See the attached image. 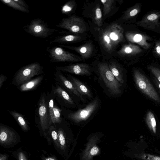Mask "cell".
<instances>
[{
  "instance_id": "obj_28",
  "label": "cell",
  "mask_w": 160,
  "mask_h": 160,
  "mask_svg": "<svg viewBox=\"0 0 160 160\" xmlns=\"http://www.w3.org/2000/svg\"><path fill=\"white\" fill-rule=\"evenodd\" d=\"M140 11L139 5H135L130 8L125 12L124 18L127 19L133 17L137 15Z\"/></svg>"
},
{
  "instance_id": "obj_41",
  "label": "cell",
  "mask_w": 160,
  "mask_h": 160,
  "mask_svg": "<svg viewBox=\"0 0 160 160\" xmlns=\"http://www.w3.org/2000/svg\"><path fill=\"white\" fill-rule=\"evenodd\" d=\"M44 160H56V159L53 157H49L45 158Z\"/></svg>"
},
{
  "instance_id": "obj_39",
  "label": "cell",
  "mask_w": 160,
  "mask_h": 160,
  "mask_svg": "<svg viewBox=\"0 0 160 160\" xmlns=\"http://www.w3.org/2000/svg\"><path fill=\"white\" fill-rule=\"evenodd\" d=\"M19 160H27L24 153L22 152L19 153L18 155Z\"/></svg>"
},
{
  "instance_id": "obj_18",
  "label": "cell",
  "mask_w": 160,
  "mask_h": 160,
  "mask_svg": "<svg viewBox=\"0 0 160 160\" xmlns=\"http://www.w3.org/2000/svg\"><path fill=\"white\" fill-rule=\"evenodd\" d=\"M108 65L110 70L116 78L126 87L127 78L126 73L123 67L114 62H110Z\"/></svg>"
},
{
  "instance_id": "obj_10",
  "label": "cell",
  "mask_w": 160,
  "mask_h": 160,
  "mask_svg": "<svg viewBox=\"0 0 160 160\" xmlns=\"http://www.w3.org/2000/svg\"><path fill=\"white\" fill-rule=\"evenodd\" d=\"M55 26L76 33H82L86 30V27L83 21L81 18L74 15L62 18Z\"/></svg>"
},
{
  "instance_id": "obj_9",
  "label": "cell",
  "mask_w": 160,
  "mask_h": 160,
  "mask_svg": "<svg viewBox=\"0 0 160 160\" xmlns=\"http://www.w3.org/2000/svg\"><path fill=\"white\" fill-rule=\"evenodd\" d=\"M47 51L49 54L50 61L53 62H77L82 60V58L65 51L62 47L55 46Z\"/></svg>"
},
{
  "instance_id": "obj_11",
  "label": "cell",
  "mask_w": 160,
  "mask_h": 160,
  "mask_svg": "<svg viewBox=\"0 0 160 160\" xmlns=\"http://www.w3.org/2000/svg\"><path fill=\"white\" fill-rule=\"evenodd\" d=\"M53 95L63 107L68 108L77 109L83 107L86 104H81L75 102L68 92L59 85L53 86Z\"/></svg>"
},
{
  "instance_id": "obj_22",
  "label": "cell",
  "mask_w": 160,
  "mask_h": 160,
  "mask_svg": "<svg viewBox=\"0 0 160 160\" xmlns=\"http://www.w3.org/2000/svg\"><path fill=\"white\" fill-rule=\"evenodd\" d=\"M43 76H39L30 81L18 87V89L22 92H25L35 89L41 83Z\"/></svg>"
},
{
  "instance_id": "obj_36",
  "label": "cell",
  "mask_w": 160,
  "mask_h": 160,
  "mask_svg": "<svg viewBox=\"0 0 160 160\" xmlns=\"http://www.w3.org/2000/svg\"><path fill=\"white\" fill-rule=\"evenodd\" d=\"M15 2H17L22 7L29 9L30 8L28 5L26 3L25 1L23 0H14Z\"/></svg>"
},
{
  "instance_id": "obj_26",
  "label": "cell",
  "mask_w": 160,
  "mask_h": 160,
  "mask_svg": "<svg viewBox=\"0 0 160 160\" xmlns=\"http://www.w3.org/2000/svg\"><path fill=\"white\" fill-rule=\"evenodd\" d=\"M3 4L16 10L26 13H28L30 11L19 5L14 0H0Z\"/></svg>"
},
{
  "instance_id": "obj_38",
  "label": "cell",
  "mask_w": 160,
  "mask_h": 160,
  "mask_svg": "<svg viewBox=\"0 0 160 160\" xmlns=\"http://www.w3.org/2000/svg\"><path fill=\"white\" fill-rule=\"evenodd\" d=\"M7 77L3 74H1L0 76V88L2 87L4 82L7 79Z\"/></svg>"
},
{
  "instance_id": "obj_3",
  "label": "cell",
  "mask_w": 160,
  "mask_h": 160,
  "mask_svg": "<svg viewBox=\"0 0 160 160\" xmlns=\"http://www.w3.org/2000/svg\"><path fill=\"white\" fill-rule=\"evenodd\" d=\"M123 35L122 27L117 24H113L102 31L100 40L105 50L108 52H111L123 40Z\"/></svg>"
},
{
  "instance_id": "obj_33",
  "label": "cell",
  "mask_w": 160,
  "mask_h": 160,
  "mask_svg": "<svg viewBox=\"0 0 160 160\" xmlns=\"http://www.w3.org/2000/svg\"><path fill=\"white\" fill-rule=\"evenodd\" d=\"M57 131L60 148L62 150H64L66 147V140L64 132L61 128H59Z\"/></svg>"
},
{
  "instance_id": "obj_7",
  "label": "cell",
  "mask_w": 160,
  "mask_h": 160,
  "mask_svg": "<svg viewBox=\"0 0 160 160\" xmlns=\"http://www.w3.org/2000/svg\"><path fill=\"white\" fill-rule=\"evenodd\" d=\"M54 77L55 80L68 92L75 102L81 104L86 103L87 100L81 95L72 83L60 71L56 70Z\"/></svg>"
},
{
  "instance_id": "obj_40",
  "label": "cell",
  "mask_w": 160,
  "mask_h": 160,
  "mask_svg": "<svg viewBox=\"0 0 160 160\" xmlns=\"http://www.w3.org/2000/svg\"><path fill=\"white\" fill-rule=\"evenodd\" d=\"M7 157L5 154H0V160H7Z\"/></svg>"
},
{
  "instance_id": "obj_13",
  "label": "cell",
  "mask_w": 160,
  "mask_h": 160,
  "mask_svg": "<svg viewBox=\"0 0 160 160\" xmlns=\"http://www.w3.org/2000/svg\"><path fill=\"white\" fill-rule=\"evenodd\" d=\"M99 138L95 134L89 138L86 147L82 154V160H92L93 157L100 152V150L97 144Z\"/></svg>"
},
{
  "instance_id": "obj_6",
  "label": "cell",
  "mask_w": 160,
  "mask_h": 160,
  "mask_svg": "<svg viewBox=\"0 0 160 160\" xmlns=\"http://www.w3.org/2000/svg\"><path fill=\"white\" fill-rule=\"evenodd\" d=\"M23 28L28 33L34 37L44 38L58 30L49 27L41 18H36L25 26Z\"/></svg>"
},
{
  "instance_id": "obj_17",
  "label": "cell",
  "mask_w": 160,
  "mask_h": 160,
  "mask_svg": "<svg viewBox=\"0 0 160 160\" xmlns=\"http://www.w3.org/2000/svg\"><path fill=\"white\" fill-rule=\"evenodd\" d=\"M16 135L12 129L3 124L0 125V142L2 145H9L16 141Z\"/></svg>"
},
{
  "instance_id": "obj_19",
  "label": "cell",
  "mask_w": 160,
  "mask_h": 160,
  "mask_svg": "<svg viewBox=\"0 0 160 160\" xmlns=\"http://www.w3.org/2000/svg\"><path fill=\"white\" fill-rule=\"evenodd\" d=\"M48 102L49 113L52 124L60 123L62 121L61 116L62 109L54 102L53 98L47 96Z\"/></svg>"
},
{
  "instance_id": "obj_35",
  "label": "cell",
  "mask_w": 160,
  "mask_h": 160,
  "mask_svg": "<svg viewBox=\"0 0 160 160\" xmlns=\"http://www.w3.org/2000/svg\"><path fill=\"white\" fill-rule=\"evenodd\" d=\"M155 53L160 58V41L157 42L154 48Z\"/></svg>"
},
{
  "instance_id": "obj_31",
  "label": "cell",
  "mask_w": 160,
  "mask_h": 160,
  "mask_svg": "<svg viewBox=\"0 0 160 160\" xmlns=\"http://www.w3.org/2000/svg\"><path fill=\"white\" fill-rule=\"evenodd\" d=\"M136 157L143 160H160V157L142 152L135 154Z\"/></svg>"
},
{
  "instance_id": "obj_34",
  "label": "cell",
  "mask_w": 160,
  "mask_h": 160,
  "mask_svg": "<svg viewBox=\"0 0 160 160\" xmlns=\"http://www.w3.org/2000/svg\"><path fill=\"white\" fill-rule=\"evenodd\" d=\"M148 68L153 77L160 82V69L152 66H149Z\"/></svg>"
},
{
  "instance_id": "obj_27",
  "label": "cell",
  "mask_w": 160,
  "mask_h": 160,
  "mask_svg": "<svg viewBox=\"0 0 160 160\" xmlns=\"http://www.w3.org/2000/svg\"><path fill=\"white\" fill-rule=\"evenodd\" d=\"M93 18L95 23L98 26H101L102 24V15L101 9L99 7L96 8L93 12Z\"/></svg>"
},
{
  "instance_id": "obj_16",
  "label": "cell",
  "mask_w": 160,
  "mask_h": 160,
  "mask_svg": "<svg viewBox=\"0 0 160 160\" xmlns=\"http://www.w3.org/2000/svg\"><path fill=\"white\" fill-rule=\"evenodd\" d=\"M125 36L129 42L137 44L144 49H148L151 46L147 41L150 39V38L146 35L138 33L127 32L126 33Z\"/></svg>"
},
{
  "instance_id": "obj_30",
  "label": "cell",
  "mask_w": 160,
  "mask_h": 160,
  "mask_svg": "<svg viewBox=\"0 0 160 160\" xmlns=\"http://www.w3.org/2000/svg\"><path fill=\"white\" fill-rule=\"evenodd\" d=\"M101 2L103 5V12L104 16L109 13L112 8V5L114 0H102Z\"/></svg>"
},
{
  "instance_id": "obj_15",
  "label": "cell",
  "mask_w": 160,
  "mask_h": 160,
  "mask_svg": "<svg viewBox=\"0 0 160 160\" xmlns=\"http://www.w3.org/2000/svg\"><path fill=\"white\" fill-rule=\"evenodd\" d=\"M160 13L153 12L146 15L138 23V25L147 29L156 30L160 25Z\"/></svg>"
},
{
  "instance_id": "obj_29",
  "label": "cell",
  "mask_w": 160,
  "mask_h": 160,
  "mask_svg": "<svg viewBox=\"0 0 160 160\" xmlns=\"http://www.w3.org/2000/svg\"><path fill=\"white\" fill-rule=\"evenodd\" d=\"M75 6L74 0H70L67 2L62 7L61 12L63 14H68L72 11Z\"/></svg>"
},
{
  "instance_id": "obj_25",
  "label": "cell",
  "mask_w": 160,
  "mask_h": 160,
  "mask_svg": "<svg viewBox=\"0 0 160 160\" xmlns=\"http://www.w3.org/2000/svg\"><path fill=\"white\" fill-rule=\"evenodd\" d=\"M22 130L27 131L29 129L28 124L23 115L16 111H9Z\"/></svg>"
},
{
  "instance_id": "obj_1",
  "label": "cell",
  "mask_w": 160,
  "mask_h": 160,
  "mask_svg": "<svg viewBox=\"0 0 160 160\" xmlns=\"http://www.w3.org/2000/svg\"><path fill=\"white\" fill-rule=\"evenodd\" d=\"M94 72L98 82L106 95L110 98H117L123 94L125 87L115 77L108 64L99 63Z\"/></svg>"
},
{
  "instance_id": "obj_2",
  "label": "cell",
  "mask_w": 160,
  "mask_h": 160,
  "mask_svg": "<svg viewBox=\"0 0 160 160\" xmlns=\"http://www.w3.org/2000/svg\"><path fill=\"white\" fill-rule=\"evenodd\" d=\"M101 101L97 95L82 108L76 111L68 110L66 113V118L77 125H84L91 121L99 109Z\"/></svg>"
},
{
  "instance_id": "obj_12",
  "label": "cell",
  "mask_w": 160,
  "mask_h": 160,
  "mask_svg": "<svg viewBox=\"0 0 160 160\" xmlns=\"http://www.w3.org/2000/svg\"><path fill=\"white\" fill-rule=\"evenodd\" d=\"M55 69L61 72L88 77L92 75L93 72L92 68L88 64L86 63L72 64L65 66H56Z\"/></svg>"
},
{
  "instance_id": "obj_20",
  "label": "cell",
  "mask_w": 160,
  "mask_h": 160,
  "mask_svg": "<svg viewBox=\"0 0 160 160\" xmlns=\"http://www.w3.org/2000/svg\"><path fill=\"white\" fill-rule=\"evenodd\" d=\"M62 48H65L74 50L78 53L83 59L89 58L91 55L92 52V46L91 43H87L79 47H73L65 45H60Z\"/></svg>"
},
{
  "instance_id": "obj_23",
  "label": "cell",
  "mask_w": 160,
  "mask_h": 160,
  "mask_svg": "<svg viewBox=\"0 0 160 160\" xmlns=\"http://www.w3.org/2000/svg\"><path fill=\"white\" fill-rule=\"evenodd\" d=\"M157 119L152 112L148 111L145 117V122L150 131L156 134L157 132Z\"/></svg>"
},
{
  "instance_id": "obj_8",
  "label": "cell",
  "mask_w": 160,
  "mask_h": 160,
  "mask_svg": "<svg viewBox=\"0 0 160 160\" xmlns=\"http://www.w3.org/2000/svg\"><path fill=\"white\" fill-rule=\"evenodd\" d=\"M38 115L39 124L42 131L48 130L52 124L48 107L47 96L44 93L41 96L38 103Z\"/></svg>"
},
{
  "instance_id": "obj_37",
  "label": "cell",
  "mask_w": 160,
  "mask_h": 160,
  "mask_svg": "<svg viewBox=\"0 0 160 160\" xmlns=\"http://www.w3.org/2000/svg\"><path fill=\"white\" fill-rule=\"evenodd\" d=\"M152 79L154 83L160 93V82L154 77L152 78Z\"/></svg>"
},
{
  "instance_id": "obj_5",
  "label": "cell",
  "mask_w": 160,
  "mask_h": 160,
  "mask_svg": "<svg viewBox=\"0 0 160 160\" xmlns=\"http://www.w3.org/2000/svg\"><path fill=\"white\" fill-rule=\"evenodd\" d=\"M43 68L38 62H34L24 66L15 73L12 84L19 86L31 80L36 76L43 73Z\"/></svg>"
},
{
  "instance_id": "obj_32",
  "label": "cell",
  "mask_w": 160,
  "mask_h": 160,
  "mask_svg": "<svg viewBox=\"0 0 160 160\" xmlns=\"http://www.w3.org/2000/svg\"><path fill=\"white\" fill-rule=\"evenodd\" d=\"M48 131L50 133L52 137L56 146L58 148H60L58 131L55 128L51 125L49 128Z\"/></svg>"
},
{
  "instance_id": "obj_14",
  "label": "cell",
  "mask_w": 160,
  "mask_h": 160,
  "mask_svg": "<svg viewBox=\"0 0 160 160\" xmlns=\"http://www.w3.org/2000/svg\"><path fill=\"white\" fill-rule=\"evenodd\" d=\"M67 78L73 84L81 95L87 100L91 101L94 98L90 87L79 79L70 75H67Z\"/></svg>"
},
{
  "instance_id": "obj_24",
  "label": "cell",
  "mask_w": 160,
  "mask_h": 160,
  "mask_svg": "<svg viewBox=\"0 0 160 160\" xmlns=\"http://www.w3.org/2000/svg\"><path fill=\"white\" fill-rule=\"evenodd\" d=\"M82 37L80 36L68 35L59 36L56 37L51 43H57L61 44L68 43L73 42L76 41L81 39Z\"/></svg>"
},
{
  "instance_id": "obj_21",
  "label": "cell",
  "mask_w": 160,
  "mask_h": 160,
  "mask_svg": "<svg viewBox=\"0 0 160 160\" xmlns=\"http://www.w3.org/2000/svg\"><path fill=\"white\" fill-rule=\"evenodd\" d=\"M142 52V49L138 46L129 43L123 46L118 53L122 56H129L135 55Z\"/></svg>"
},
{
  "instance_id": "obj_4",
  "label": "cell",
  "mask_w": 160,
  "mask_h": 160,
  "mask_svg": "<svg viewBox=\"0 0 160 160\" xmlns=\"http://www.w3.org/2000/svg\"><path fill=\"white\" fill-rule=\"evenodd\" d=\"M132 76L138 89L148 99L160 105V97L146 76L138 70L135 69L133 71Z\"/></svg>"
}]
</instances>
